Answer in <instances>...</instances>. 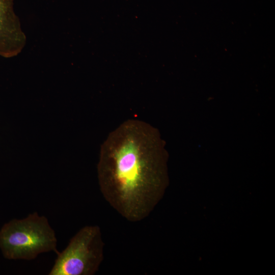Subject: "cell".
Listing matches in <instances>:
<instances>
[{"label": "cell", "instance_id": "1", "mask_svg": "<svg viewBox=\"0 0 275 275\" xmlns=\"http://www.w3.org/2000/svg\"><path fill=\"white\" fill-rule=\"evenodd\" d=\"M160 142L150 124L138 119L121 123L101 146L97 164L101 193L131 222L147 218L163 187Z\"/></svg>", "mask_w": 275, "mask_h": 275}, {"label": "cell", "instance_id": "2", "mask_svg": "<svg viewBox=\"0 0 275 275\" xmlns=\"http://www.w3.org/2000/svg\"><path fill=\"white\" fill-rule=\"evenodd\" d=\"M56 233L47 218L37 212L13 219L0 229V250L6 259L31 260L39 254L57 253Z\"/></svg>", "mask_w": 275, "mask_h": 275}, {"label": "cell", "instance_id": "3", "mask_svg": "<svg viewBox=\"0 0 275 275\" xmlns=\"http://www.w3.org/2000/svg\"><path fill=\"white\" fill-rule=\"evenodd\" d=\"M104 243L97 225L81 228L66 248L57 253L49 275H93L102 262Z\"/></svg>", "mask_w": 275, "mask_h": 275}, {"label": "cell", "instance_id": "4", "mask_svg": "<svg viewBox=\"0 0 275 275\" xmlns=\"http://www.w3.org/2000/svg\"><path fill=\"white\" fill-rule=\"evenodd\" d=\"M26 43L13 0H0V57L9 59L18 56Z\"/></svg>", "mask_w": 275, "mask_h": 275}]
</instances>
